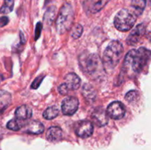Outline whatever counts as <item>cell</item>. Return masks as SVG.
I'll return each instance as SVG.
<instances>
[{"label": "cell", "instance_id": "obj_1", "mask_svg": "<svg viewBox=\"0 0 151 150\" xmlns=\"http://www.w3.org/2000/svg\"><path fill=\"white\" fill-rule=\"evenodd\" d=\"M150 56L151 51L143 47L129 51L124 60V72L129 76L139 74L147 65Z\"/></svg>", "mask_w": 151, "mask_h": 150}, {"label": "cell", "instance_id": "obj_2", "mask_svg": "<svg viewBox=\"0 0 151 150\" xmlns=\"http://www.w3.org/2000/svg\"><path fill=\"white\" fill-rule=\"evenodd\" d=\"M81 70L93 79H99L104 74V65L97 54L83 53L79 57Z\"/></svg>", "mask_w": 151, "mask_h": 150}, {"label": "cell", "instance_id": "obj_3", "mask_svg": "<svg viewBox=\"0 0 151 150\" xmlns=\"http://www.w3.org/2000/svg\"><path fill=\"white\" fill-rule=\"evenodd\" d=\"M124 49L118 41H113L109 44L103 54V65L107 69H114L120 61Z\"/></svg>", "mask_w": 151, "mask_h": 150}, {"label": "cell", "instance_id": "obj_4", "mask_svg": "<svg viewBox=\"0 0 151 150\" xmlns=\"http://www.w3.org/2000/svg\"><path fill=\"white\" fill-rule=\"evenodd\" d=\"M74 21V10L69 3L66 2L62 5L59 10L56 19L55 26L59 34H63L72 27Z\"/></svg>", "mask_w": 151, "mask_h": 150}, {"label": "cell", "instance_id": "obj_5", "mask_svg": "<svg viewBox=\"0 0 151 150\" xmlns=\"http://www.w3.org/2000/svg\"><path fill=\"white\" fill-rule=\"evenodd\" d=\"M137 17L134 13L128 10L122 9L114 18V26L121 32H127L135 24Z\"/></svg>", "mask_w": 151, "mask_h": 150}, {"label": "cell", "instance_id": "obj_6", "mask_svg": "<svg viewBox=\"0 0 151 150\" xmlns=\"http://www.w3.org/2000/svg\"><path fill=\"white\" fill-rule=\"evenodd\" d=\"M64 82L58 87L61 95H66L70 91H75L81 86V78L75 73H69L65 76Z\"/></svg>", "mask_w": 151, "mask_h": 150}, {"label": "cell", "instance_id": "obj_7", "mask_svg": "<svg viewBox=\"0 0 151 150\" xmlns=\"http://www.w3.org/2000/svg\"><path fill=\"white\" fill-rule=\"evenodd\" d=\"M75 132L78 137L87 138L91 136L94 132V126L88 121H80L75 126Z\"/></svg>", "mask_w": 151, "mask_h": 150}, {"label": "cell", "instance_id": "obj_8", "mask_svg": "<svg viewBox=\"0 0 151 150\" xmlns=\"http://www.w3.org/2000/svg\"><path fill=\"white\" fill-rule=\"evenodd\" d=\"M78 107H79V101L76 97H66L62 101V113L65 116H72L76 113Z\"/></svg>", "mask_w": 151, "mask_h": 150}, {"label": "cell", "instance_id": "obj_9", "mask_svg": "<svg viewBox=\"0 0 151 150\" xmlns=\"http://www.w3.org/2000/svg\"><path fill=\"white\" fill-rule=\"evenodd\" d=\"M108 115L110 118L114 120H118L123 118L125 114V109L120 101H115L111 103L107 107Z\"/></svg>", "mask_w": 151, "mask_h": 150}, {"label": "cell", "instance_id": "obj_10", "mask_svg": "<svg viewBox=\"0 0 151 150\" xmlns=\"http://www.w3.org/2000/svg\"><path fill=\"white\" fill-rule=\"evenodd\" d=\"M83 7L87 13H96L100 11L109 0H81Z\"/></svg>", "mask_w": 151, "mask_h": 150}, {"label": "cell", "instance_id": "obj_11", "mask_svg": "<svg viewBox=\"0 0 151 150\" xmlns=\"http://www.w3.org/2000/svg\"><path fill=\"white\" fill-rule=\"evenodd\" d=\"M109 117L107 112L102 107H97L91 114V119L97 126H106L109 122Z\"/></svg>", "mask_w": 151, "mask_h": 150}, {"label": "cell", "instance_id": "obj_12", "mask_svg": "<svg viewBox=\"0 0 151 150\" xmlns=\"http://www.w3.org/2000/svg\"><path fill=\"white\" fill-rule=\"evenodd\" d=\"M145 33V26L144 24H139L131 31L127 38L126 44L129 46H134L139 41L140 38Z\"/></svg>", "mask_w": 151, "mask_h": 150}, {"label": "cell", "instance_id": "obj_13", "mask_svg": "<svg viewBox=\"0 0 151 150\" xmlns=\"http://www.w3.org/2000/svg\"><path fill=\"white\" fill-rule=\"evenodd\" d=\"M81 92H82V94L85 99L88 103H93L96 100L97 92H96L95 89L93 88L92 85H91L90 84H84Z\"/></svg>", "mask_w": 151, "mask_h": 150}, {"label": "cell", "instance_id": "obj_14", "mask_svg": "<svg viewBox=\"0 0 151 150\" xmlns=\"http://www.w3.org/2000/svg\"><path fill=\"white\" fill-rule=\"evenodd\" d=\"M47 139L51 142L60 141L63 138V131L58 126H51L47 132Z\"/></svg>", "mask_w": 151, "mask_h": 150}, {"label": "cell", "instance_id": "obj_15", "mask_svg": "<svg viewBox=\"0 0 151 150\" xmlns=\"http://www.w3.org/2000/svg\"><path fill=\"white\" fill-rule=\"evenodd\" d=\"M32 109L27 105H24L19 106V107H17L15 111V116L17 119H21V120H27V119H29V118L32 116Z\"/></svg>", "mask_w": 151, "mask_h": 150}, {"label": "cell", "instance_id": "obj_16", "mask_svg": "<svg viewBox=\"0 0 151 150\" xmlns=\"http://www.w3.org/2000/svg\"><path fill=\"white\" fill-rule=\"evenodd\" d=\"M44 126L41 122L37 121H32L29 124H27L25 132L29 134H35L38 135L44 132Z\"/></svg>", "mask_w": 151, "mask_h": 150}, {"label": "cell", "instance_id": "obj_17", "mask_svg": "<svg viewBox=\"0 0 151 150\" xmlns=\"http://www.w3.org/2000/svg\"><path fill=\"white\" fill-rule=\"evenodd\" d=\"M59 114V110L57 106H50L47 107L43 113V116L47 120H52L58 116Z\"/></svg>", "mask_w": 151, "mask_h": 150}, {"label": "cell", "instance_id": "obj_18", "mask_svg": "<svg viewBox=\"0 0 151 150\" xmlns=\"http://www.w3.org/2000/svg\"><path fill=\"white\" fill-rule=\"evenodd\" d=\"M147 0H132L131 1V6L134 8V12L137 15H141L144 11L146 6Z\"/></svg>", "mask_w": 151, "mask_h": 150}, {"label": "cell", "instance_id": "obj_19", "mask_svg": "<svg viewBox=\"0 0 151 150\" xmlns=\"http://www.w3.org/2000/svg\"><path fill=\"white\" fill-rule=\"evenodd\" d=\"M24 120L19 119H13L9 121L7 124V128L13 131H18L24 126Z\"/></svg>", "mask_w": 151, "mask_h": 150}, {"label": "cell", "instance_id": "obj_20", "mask_svg": "<svg viewBox=\"0 0 151 150\" xmlns=\"http://www.w3.org/2000/svg\"><path fill=\"white\" fill-rule=\"evenodd\" d=\"M14 7V0H4L2 6L0 8V13L7 14L13 11Z\"/></svg>", "mask_w": 151, "mask_h": 150}, {"label": "cell", "instance_id": "obj_21", "mask_svg": "<svg viewBox=\"0 0 151 150\" xmlns=\"http://www.w3.org/2000/svg\"><path fill=\"white\" fill-rule=\"evenodd\" d=\"M55 13H56V8L55 6L50 7V8L47 10L44 18L46 23L50 24L53 21V20H54L55 19Z\"/></svg>", "mask_w": 151, "mask_h": 150}, {"label": "cell", "instance_id": "obj_22", "mask_svg": "<svg viewBox=\"0 0 151 150\" xmlns=\"http://www.w3.org/2000/svg\"><path fill=\"white\" fill-rule=\"evenodd\" d=\"M83 31V26L80 24H75L72 26V29H71V36L74 39H78V38H79L81 36Z\"/></svg>", "mask_w": 151, "mask_h": 150}, {"label": "cell", "instance_id": "obj_23", "mask_svg": "<svg viewBox=\"0 0 151 150\" xmlns=\"http://www.w3.org/2000/svg\"><path fill=\"white\" fill-rule=\"evenodd\" d=\"M139 97V94L137 91H130L129 92H128L125 95V100L128 102H134L136 100H137Z\"/></svg>", "mask_w": 151, "mask_h": 150}, {"label": "cell", "instance_id": "obj_24", "mask_svg": "<svg viewBox=\"0 0 151 150\" xmlns=\"http://www.w3.org/2000/svg\"><path fill=\"white\" fill-rule=\"evenodd\" d=\"M44 76H41V75L37 76L35 79V80L33 81V82L32 83V85H31V88H32V89H37L40 86L41 82H42V80L44 79Z\"/></svg>", "mask_w": 151, "mask_h": 150}, {"label": "cell", "instance_id": "obj_25", "mask_svg": "<svg viewBox=\"0 0 151 150\" xmlns=\"http://www.w3.org/2000/svg\"><path fill=\"white\" fill-rule=\"evenodd\" d=\"M41 29H42V24L41 22H38L36 24V27H35V38L34 39L36 41L38 40V38L40 37V35H41Z\"/></svg>", "mask_w": 151, "mask_h": 150}, {"label": "cell", "instance_id": "obj_26", "mask_svg": "<svg viewBox=\"0 0 151 150\" xmlns=\"http://www.w3.org/2000/svg\"><path fill=\"white\" fill-rule=\"evenodd\" d=\"M9 22V19L7 16H1L0 17V27L4 26L7 25Z\"/></svg>", "mask_w": 151, "mask_h": 150}, {"label": "cell", "instance_id": "obj_27", "mask_svg": "<svg viewBox=\"0 0 151 150\" xmlns=\"http://www.w3.org/2000/svg\"><path fill=\"white\" fill-rule=\"evenodd\" d=\"M2 79H3V76H2V75L0 74V82H1V81L2 80Z\"/></svg>", "mask_w": 151, "mask_h": 150}, {"label": "cell", "instance_id": "obj_28", "mask_svg": "<svg viewBox=\"0 0 151 150\" xmlns=\"http://www.w3.org/2000/svg\"><path fill=\"white\" fill-rule=\"evenodd\" d=\"M150 4H151V0H150Z\"/></svg>", "mask_w": 151, "mask_h": 150}]
</instances>
